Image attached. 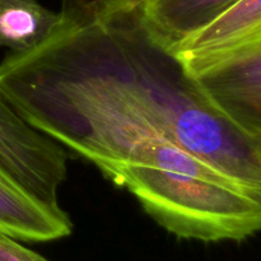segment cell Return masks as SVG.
<instances>
[{
	"instance_id": "1",
	"label": "cell",
	"mask_w": 261,
	"mask_h": 261,
	"mask_svg": "<svg viewBox=\"0 0 261 261\" xmlns=\"http://www.w3.org/2000/svg\"><path fill=\"white\" fill-rule=\"evenodd\" d=\"M0 92L35 129L93 163L114 184L144 144L168 139L217 170L261 188V139L198 91L139 5L64 22L0 63Z\"/></svg>"
},
{
	"instance_id": "2",
	"label": "cell",
	"mask_w": 261,
	"mask_h": 261,
	"mask_svg": "<svg viewBox=\"0 0 261 261\" xmlns=\"http://www.w3.org/2000/svg\"><path fill=\"white\" fill-rule=\"evenodd\" d=\"M126 188L178 239L244 241L261 228V188L217 170L168 139L140 147L120 171Z\"/></svg>"
},
{
	"instance_id": "3",
	"label": "cell",
	"mask_w": 261,
	"mask_h": 261,
	"mask_svg": "<svg viewBox=\"0 0 261 261\" xmlns=\"http://www.w3.org/2000/svg\"><path fill=\"white\" fill-rule=\"evenodd\" d=\"M176 56L218 114L261 139V38L227 50Z\"/></svg>"
},
{
	"instance_id": "4",
	"label": "cell",
	"mask_w": 261,
	"mask_h": 261,
	"mask_svg": "<svg viewBox=\"0 0 261 261\" xmlns=\"http://www.w3.org/2000/svg\"><path fill=\"white\" fill-rule=\"evenodd\" d=\"M0 175L41 203L60 208L59 189L68 176V153L31 126L0 92Z\"/></svg>"
},
{
	"instance_id": "5",
	"label": "cell",
	"mask_w": 261,
	"mask_h": 261,
	"mask_svg": "<svg viewBox=\"0 0 261 261\" xmlns=\"http://www.w3.org/2000/svg\"><path fill=\"white\" fill-rule=\"evenodd\" d=\"M63 208H51L0 175V233L17 241L47 242L70 236Z\"/></svg>"
},
{
	"instance_id": "6",
	"label": "cell",
	"mask_w": 261,
	"mask_h": 261,
	"mask_svg": "<svg viewBox=\"0 0 261 261\" xmlns=\"http://www.w3.org/2000/svg\"><path fill=\"white\" fill-rule=\"evenodd\" d=\"M261 38V0H236L172 47V54L237 47Z\"/></svg>"
},
{
	"instance_id": "7",
	"label": "cell",
	"mask_w": 261,
	"mask_h": 261,
	"mask_svg": "<svg viewBox=\"0 0 261 261\" xmlns=\"http://www.w3.org/2000/svg\"><path fill=\"white\" fill-rule=\"evenodd\" d=\"M233 2L236 0H143L140 8L154 37L171 51Z\"/></svg>"
},
{
	"instance_id": "8",
	"label": "cell",
	"mask_w": 261,
	"mask_h": 261,
	"mask_svg": "<svg viewBox=\"0 0 261 261\" xmlns=\"http://www.w3.org/2000/svg\"><path fill=\"white\" fill-rule=\"evenodd\" d=\"M60 13L37 0H0V47L22 53L40 45L60 23Z\"/></svg>"
},
{
	"instance_id": "9",
	"label": "cell",
	"mask_w": 261,
	"mask_h": 261,
	"mask_svg": "<svg viewBox=\"0 0 261 261\" xmlns=\"http://www.w3.org/2000/svg\"><path fill=\"white\" fill-rule=\"evenodd\" d=\"M143 0H61L60 17L64 22L82 23L124 7L142 4Z\"/></svg>"
},
{
	"instance_id": "10",
	"label": "cell",
	"mask_w": 261,
	"mask_h": 261,
	"mask_svg": "<svg viewBox=\"0 0 261 261\" xmlns=\"http://www.w3.org/2000/svg\"><path fill=\"white\" fill-rule=\"evenodd\" d=\"M0 261H48L37 252L22 246L17 240L0 233Z\"/></svg>"
}]
</instances>
